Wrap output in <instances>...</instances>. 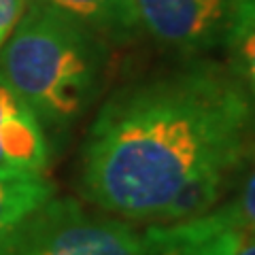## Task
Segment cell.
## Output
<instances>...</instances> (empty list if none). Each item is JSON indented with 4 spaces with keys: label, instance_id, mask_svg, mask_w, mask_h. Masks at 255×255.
Returning <instances> with one entry per match:
<instances>
[{
    "label": "cell",
    "instance_id": "cell-1",
    "mask_svg": "<svg viewBox=\"0 0 255 255\" xmlns=\"http://www.w3.org/2000/svg\"><path fill=\"white\" fill-rule=\"evenodd\" d=\"M255 149V98L213 60L132 83L96 115L81 155V194L126 221L159 223L185 183L238 166Z\"/></svg>",
    "mask_w": 255,
    "mask_h": 255
},
{
    "label": "cell",
    "instance_id": "cell-2",
    "mask_svg": "<svg viewBox=\"0 0 255 255\" xmlns=\"http://www.w3.org/2000/svg\"><path fill=\"white\" fill-rule=\"evenodd\" d=\"M0 51V75L49 126L85 113L105 73V45L81 21L36 0Z\"/></svg>",
    "mask_w": 255,
    "mask_h": 255
},
{
    "label": "cell",
    "instance_id": "cell-3",
    "mask_svg": "<svg viewBox=\"0 0 255 255\" xmlns=\"http://www.w3.org/2000/svg\"><path fill=\"white\" fill-rule=\"evenodd\" d=\"M145 243V230L130 221L49 198L6 236L0 255H142Z\"/></svg>",
    "mask_w": 255,
    "mask_h": 255
},
{
    "label": "cell",
    "instance_id": "cell-4",
    "mask_svg": "<svg viewBox=\"0 0 255 255\" xmlns=\"http://www.w3.org/2000/svg\"><path fill=\"white\" fill-rule=\"evenodd\" d=\"M140 23L181 55L236 51L255 26V0H136Z\"/></svg>",
    "mask_w": 255,
    "mask_h": 255
},
{
    "label": "cell",
    "instance_id": "cell-5",
    "mask_svg": "<svg viewBox=\"0 0 255 255\" xmlns=\"http://www.w3.org/2000/svg\"><path fill=\"white\" fill-rule=\"evenodd\" d=\"M49 164L43 124L0 75V174H43Z\"/></svg>",
    "mask_w": 255,
    "mask_h": 255
},
{
    "label": "cell",
    "instance_id": "cell-6",
    "mask_svg": "<svg viewBox=\"0 0 255 255\" xmlns=\"http://www.w3.org/2000/svg\"><path fill=\"white\" fill-rule=\"evenodd\" d=\"M81 21L96 34L128 41L142 28L136 0H43Z\"/></svg>",
    "mask_w": 255,
    "mask_h": 255
},
{
    "label": "cell",
    "instance_id": "cell-7",
    "mask_svg": "<svg viewBox=\"0 0 255 255\" xmlns=\"http://www.w3.org/2000/svg\"><path fill=\"white\" fill-rule=\"evenodd\" d=\"M53 194L55 187L45 174H0V245Z\"/></svg>",
    "mask_w": 255,
    "mask_h": 255
},
{
    "label": "cell",
    "instance_id": "cell-8",
    "mask_svg": "<svg viewBox=\"0 0 255 255\" xmlns=\"http://www.w3.org/2000/svg\"><path fill=\"white\" fill-rule=\"evenodd\" d=\"M230 217L243 230H255V162L241 185V191L230 204H226Z\"/></svg>",
    "mask_w": 255,
    "mask_h": 255
},
{
    "label": "cell",
    "instance_id": "cell-9",
    "mask_svg": "<svg viewBox=\"0 0 255 255\" xmlns=\"http://www.w3.org/2000/svg\"><path fill=\"white\" fill-rule=\"evenodd\" d=\"M238 58H241V66H243V81L249 87L251 96L255 98V26L243 36L241 45L236 47Z\"/></svg>",
    "mask_w": 255,
    "mask_h": 255
},
{
    "label": "cell",
    "instance_id": "cell-10",
    "mask_svg": "<svg viewBox=\"0 0 255 255\" xmlns=\"http://www.w3.org/2000/svg\"><path fill=\"white\" fill-rule=\"evenodd\" d=\"M28 0H0V47L6 43L11 32L21 19Z\"/></svg>",
    "mask_w": 255,
    "mask_h": 255
},
{
    "label": "cell",
    "instance_id": "cell-11",
    "mask_svg": "<svg viewBox=\"0 0 255 255\" xmlns=\"http://www.w3.org/2000/svg\"><path fill=\"white\" fill-rule=\"evenodd\" d=\"M232 255H255V230H243Z\"/></svg>",
    "mask_w": 255,
    "mask_h": 255
}]
</instances>
